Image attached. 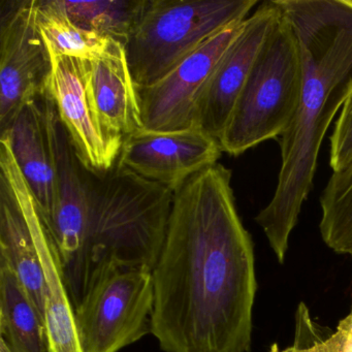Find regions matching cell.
<instances>
[{
  "label": "cell",
  "mask_w": 352,
  "mask_h": 352,
  "mask_svg": "<svg viewBox=\"0 0 352 352\" xmlns=\"http://www.w3.org/2000/svg\"><path fill=\"white\" fill-rule=\"evenodd\" d=\"M346 254L352 256V241L351 243H350L349 247L347 248V251H346Z\"/></svg>",
  "instance_id": "cell-23"
},
{
  "label": "cell",
  "mask_w": 352,
  "mask_h": 352,
  "mask_svg": "<svg viewBox=\"0 0 352 352\" xmlns=\"http://www.w3.org/2000/svg\"><path fill=\"white\" fill-rule=\"evenodd\" d=\"M329 166L333 173L352 168V90L342 107L331 135Z\"/></svg>",
  "instance_id": "cell-19"
},
{
  "label": "cell",
  "mask_w": 352,
  "mask_h": 352,
  "mask_svg": "<svg viewBox=\"0 0 352 352\" xmlns=\"http://www.w3.org/2000/svg\"><path fill=\"white\" fill-rule=\"evenodd\" d=\"M88 71L92 98L107 135L122 144L125 137L144 129L124 44L112 40L104 54L88 61Z\"/></svg>",
  "instance_id": "cell-14"
},
{
  "label": "cell",
  "mask_w": 352,
  "mask_h": 352,
  "mask_svg": "<svg viewBox=\"0 0 352 352\" xmlns=\"http://www.w3.org/2000/svg\"><path fill=\"white\" fill-rule=\"evenodd\" d=\"M219 141L197 127L178 131H135L123 140L117 164L172 191L218 164Z\"/></svg>",
  "instance_id": "cell-10"
},
{
  "label": "cell",
  "mask_w": 352,
  "mask_h": 352,
  "mask_svg": "<svg viewBox=\"0 0 352 352\" xmlns=\"http://www.w3.org/2000/svg\"><path fill=\"white\" fill-rule=\"evenodd\" d=\"M36 20L49 52L54 56L91 61L104 54L113 40L75 25L61 0H38Z\"/></svg>",
  "instance_id": "cell-17"
},
{
  "label": "cell",
  "mask_w": 352,
  "mask_h": 352,
  "mask_svg": "<svg viewBox=\"0 0 352 352\" xmlns=\"http://www.w3.org/2000/svg\"><path fill=\"white\" fill-rule=\"evenodd\" d=\"M0 352H12L9 346L7 345V343L3 339H0Z\"/></svg>",
  "instance_id": "cell-22"
},
{
  "label": "cell",
  "mask_w": 352,
  "mask_h": 352,
  "mask_svg": "<svg viewBox=\"0 0 352 352\" xmlns=\"http://www.w3.org/2000/svg\"><path fill=\"white\" fill-rule=\"evenodd\" d=\"M257 0H143L125 42L137 88L166 77L206 41L244 21Z\"/></svg>",
  "instance_id": "cell-4"
},
{
  "label": "cell",
  "mask_w": 352,
  "mask_h": 352,
  "mask_svg": "<svg viewBox=\"0 0 352 352\" xmlns=\"http://www.w3.org/2000/svg\"><path fill=\"white\" fill-rule=\"evenodd\" d=\"M0 333L12 352H48L44 318L15 273L1 263Z\"/></svg>",
  "instance_id": "cell-16"
},
{
  "label": "cell",
  "mask_w": 352,
  "mask_h": 352,
  "mask_svg": "<svg viewBox=\"0 0 352 352\" xmlns=\"http://www.w3.org/2000/svg\"><path fill=\"white\" fill-rule=\"evenodd\" d=\"M61 3L69 19L78 28L125 44L143 5V0H61Z\"/></svg>",
  "instance_id": "cell-18"
},
{
  "label": "cell",
  "mask_w": 352,
  "mask_h": 352,
  "mask_svg": "<svg viewBox=\"0 0 352 352\" xmlns=\"http://www.w3.org/2000/svg\"><path fill=\"white\" fill-rule=\"evenodd\" d=\"M53 100L49 92L28 102L7 131L16 162L47 226L56 201V158L53 143Z\"/></svg>",
  "instance_id": "cell-13"
},
{
  "label": "cell",
  "mask_w": 352,
  "mask_h": 352,
  "mask_svg": "<svg viewBox=\"0 0 352 352\" xmlns=\"http://www.w3.org/2000/svg\"><path fill=\"white\" fill-rule=\"evenodd\" d=\"M173 201L174 191L119 164L96 174L86 247L91 279L108 263L153 271Z\"/></svg>",
  "instance_id": "cell-3"
},
{
  "label": "cell",
  "mask_w": 352,
  "mask_h": 352,
  "mask_svg": "<svg viewBox=\"0 0 352 352\" xmlns=\"http://www.w3.org/2000/svg\"><path fill=\"white\" fill-rule=\"evenodd\" d=\"M294 28L302 63L300 104L280 138L281 168L271 201L257 214L277 261L312 189L325 133L352 90V0H276Z\"/></svg>",
  "instance_id": "cell-2"
},
{
  "label": "cell",
  "mask_w": 352,
  "mask_h": 352,
  "mask_svg": "<svg viewBox=\"0 0 352 352\" xmlns=\"http://www.w3.org/2000/svg\"><path fill=\"white\" fill-rule=\"evenodd\" d=\"M0 173L15 187L28 216L45 276L44 323L48 352H82L58 250L36 199L16 162L7 135L0 138Z\"/></svg>",
  "instance_id": "cell-11"
},
{
  "label": "cell",
  "mask_w": 352,
  "mask_h": 352,
  "mask_svg": "<svg viewBox=\"0 0 352 352\" xmlns=\"http://www.w3.org/2000/svg\"><path fill=\"white\" fill-rule=\"evenodd\" d=\"M341 336V352H352V309L349 314L338 324Z\"/></svg>",
  "instance_id": "cell-21"
},
{
  "label": "cell",
  "mask_w": 352,
  "mask_h": 352,
  "mask_svg": "<svg viewBox=\"0 0 352 352\" xmlns=\"http://www.w3.org/2000/svg\"><path fill=\"white\" fill-rule=\"evenodd\" d=\"M270 352H341V336L337 331L324 341L316 342L306 347L296 344L292 347L280 349L279 345L275 343L271 346Z\"/></svg>",
  "instance_id": "cell-20"
},
{
  "label": "cell",
  "mask_w": 352,
  "mask_h": 352,
  "mask_svg": "<svg viewBox=\"0 0 352 352\" xmlns=\"http://www.w3.org/2000/svg\"><path fill=\"white\" fill-rule=\"evenodd\" d=\"M281 17L276 0L265 1L243 22L208 80L195 106V125L219 141L265 41Z\"/></svg>",
  "instance_id": "cell-9"
},
{
  "label": "cell",
  "mask_w": 352,
  "mask_h": 352,
  "mask_svg": "<svg viewBox=\"0 0 352 352\" xmlns=\"http://www.w3.org/2000/svg\"><path fill=\"white\" fill-rule=\"evenodd\" d=\"M243 22L232 24L206 41L153 85L137 88L144 129L178 131L195 127L197 100Z\"/></svg>",
  "instance_id": "cell-8"
},
{
  "label": "cell",
  "mask_w": 352,
  "mask_h": 352,
  "mask_svg": "<svg viewBox=\"0 0 352 352\" xmlns=\"http://www.w3.org/2000/svg\"><path fill=\"white\" fill-rule=\"evenodd\" d=\"M48 92L86 168L96 174L116 164L122 144L102 129L92 98L88 61L72 56H54Z\"/></svg>",
  "instance_id": "cell-12"
},
{
  "label": "cell",
  "mask_w": 352,
  "mask_h": 352,
  "mask_svg": "<svg viewBox=\"0 0 352 352\" xmlns=\"http://www.w3.org/2000/svg\"><path fill=\"white\" fill-rule=\"evenodd\" d=\"M302 83L298 38L281 11L220 138L222 152L239 156L263 142L281 138L298 110Z\"/></svg>",
  "instance_id": "cell-5"
},
{
  "label": "cell",
  "mask_w": 352,
  "mask_h": 352,
  "mask_svg": "<svg viewBox=\"0 0 352 352\" xmlns=\"http://www.w3.org/2000/svg\"><path fill=\"white\" fill-rule=\"evenodd\" d=\"M348 180H349L350 185H351L352 188V168L348 172Z\"/></svg>",
  "instance_id": "cell-24"
},
{
  "label": "cell",
  "mask_w": 352,
  "mask_h": 352,
  "mask_svg": "<svg viewBox=\"0 0 352 352\" xmlns=\"http://www.w3.org/2000/svg\"><path fill=\"white\" fill-rule=\"evenodd\" d=\"M152 271L102 265L75 309L82 352H119L151 333Z\"/></svg>",
  "instance_id": "cell-6"
},
{
  "label": "cell",
  "mask_w": 352,
  "mask_h": 352,
  "mask_svg": "<svg viewBox=\"0 0 352 352\" xmlns=\"http://www.w3.org/2000/svg\"><path fill=\"white\" fill-rule=\"evenodd\" d=\"M151 333L164 352H249L256 296L254 246L220 164L174 192L152 271Z\"/></svg>",
  "instance_id": "cell-1"
},
{
  "label": "cell",
  "mask_w": 352,
  "mask_h": 352,
  "mask_svg": "<svg viewBox=\"0 0 352 352\" xmlns=\"http://www.w3.org/2000/svg\"><path fill=\"white\" fill-rule=\"evenodd\" d=\"M0 263L17 276L44 318L45 276L34 234L19 195L0 173Z\"/></svg>",
  "instance_id": "cell-15"
},
{
  "label": "cell",
  "mask_w": 352,
  "mask_h": 352,
  "mask_svg": "<svg viewBox=\"0 0 352 352\" xmlns=\"http://www.w3.org/2000/svg\"><path fill=\"white\" fill-rule=\"evenodd\" d=\"M38 0H3L0 17V131L48 91L52 59L38 26Z\"/></svg>",
  "instance_id": "cell-7"
}]
</instances>
